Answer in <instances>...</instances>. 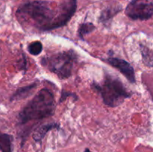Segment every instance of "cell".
<instances>
[{"mask_svg": "<svg viewBox=\"0 0 153 152\" xmlns=\"http://www.w3.org/2000/svg\"><path fill=\"white\" fill-rule=\"evenodd\" d=\"M77 0L29 1L21 4L16 11L18 21L25 28L49 31L64 27L75 14Z\"/></svg>", "mask_w": 153, "mask_h": 152, "instance_id": "6da1fadb", "label": "cell"}, {"mask_svg": "<svg viewBox=\"0 0 153 152\" xmlns=\"http://www.w3.org/2000/svg\"><path fill=\"white\" fill-rule=\"evenodd\" d=\"M56 109L55 98L47 88L40 89L19 112L18 119L22 125L53 116Z\"/></svg>", "mask_w": 153, "mask_h": 152, "instance_id": "7a4b0ae2", "label": "cell"}, {"mask_svg": "<svg viewBox=\"0 0 153 152\" xmlns=\"http://www.w3.org/2000/svg\"><path fill=\"white\" fill-rule=\"evenodd\" d=\"M92 86L100 92L104 104L111 107H118L131 96L121 80L111 75H106L100 84L93 83Z\"/></svg>", "mask_w": 153, "mask_h": 152, "instance_id": "3957f363", "label": "cell"}, {"mask_svg": "<svg viewBox=\"0 0 153 152\" xmlns=\"http://www.w3.org/2000/svg\"><path fill=\"white\" fill-rule=\"evenodd\" d=\"M76 56L73 51H67L44 57L41 64L59 78L67 79L72 75Z\"/></svg>", "mask_w": 153, "mask_h": 152, "instance_id": "277c9868", "label": "cell"}, {"mask_svg": "<svg viewBox=\"0 0 153 152\" xmlns=\"http://www.w3.org/2000/svg\"><path fill=\"white\" fill-rule=\"evenodd\" d=\"M125 13L133 20H148L153 15V0H131L126 7Z\"/></svg>", "mask_w": 153, "mask_h": 152, "instance_id": "5b68a950", "label": "cell"}, {"mask_svg": "<svg viewBox=\"0 0 153 152\" xmlns=\"http://www.w3.org/2000/svg\"><path fill=\"white\" fill-rule=\"evenodd\" d=\"M105 61L114 68L117 69L130 83H135V73H134V68L129 63L123 59L114 58V57H109L105 59Z\"/></svg>", "mask_w": 153, "mask_h": 152, "instance_id": "8992f818", "label": "cell"}, {"mask_svg": "<svg viewBox=\"0 0 153 152\" xmlns=\"http://www.w3.org/2000/svg\"><path fill=\"white\" fill-rule=\"evenodd\" d=\"M60 126L57 123H49L40 125L33 134V138L36 142H40L49 131L52 129H59Z\"/></svg>", "mask_w": 153, "mask_h": 152, "instance_id": "52a82bcc", "label": "cell"}, {"mask_svg": "<svg viewBox=\"0 0 153 152\" xmlns=\"http://www.w3.org/2000/svg\"><path fill=\"white\" fill-rule=\"evenodd\" d=\"M37 86V83H31V84L28 85V86H22V87L19 88L10 97V100L11 101H19L20 99H23V98H27L28 95H31L32 91L35 89Z\"/></svg>", "mask_w": 153, "mask_h": 152, "instance_id": "ba28073f", "label": "cell"}, {"mask_svg": "<svg viewBox=\"0 0 153 152\" xmlns=\"http://www.w3.org/2000/svg\"><path fill=\"white\" fill-rule=\"evenodd\" d=\"M121 10H122V7H118V6L107 7V8H105L104 10L102 11L99 21L102 24H104V25H106L107 23H109L112 19V18L117 13L120 12Z\"/></svg>", "mask_w": 153, "mask_h": 152, "instance_id": "9c48e42d", "label": "cell"}, {"mask_svg": "<svg viewBox=\"0 0 153 152\" xmlns=\"http://www.w3.org/2000/svg\"><path fill=\"white\" fill-rule=\"evenodd\" d=\"M13 137L0 132V151L1 152H12Z\"/></svg>", "mask_w": 153, "mask_h": 152, "instance_id": "30bf717a", "label": "cell"}, {"mask_svg": "<svg viewBox=\"0 0 153 152\" xmlns=\"http://www.w3.org/2000/svg\"><path fill=\"white\" fill-rule=\"evenodd\" d=\"M96 26L92 22H84L82 23L78 29V35L79 38L82 40H85V37L95 30Z\"/></svg>", "mask_w": 153, "mask_h": 152, "instance_id": "8fae6325", "label": "cell"}, {"mask_svg": "<svg viewBox=\"0 0 153 152\" xmlns=\"http://www.w3.org/2000/svg\"><path fill=\"white\" fill-rule=\"evenodd\" d=\"M140 52H141L143 62L146 66L149 67L152 66V51L147 46L143 44L140 45Z\"/></svg>", "mask_w": 153, "mask_h": 152, "instance_id": "7c38bea8", "label": "cell"}, {"mask_svg": "<svg viewBox=\"0 0 153 152\" xmlns=\"http://www.w3.org/2000/svg\"><path fill=\"white\" fill-rule=\"evenodd\" d=\"M27 49L31 55L37 56L43 51V44L40 41H34L28 45Z\"/></svg>", "mask_w": 153, "mask_h": 152, "instance_id": "4fadbf2b", "label": "cell"}, {"mask_svg": "<svg viewBox=\"0 0 153 152\" xmlns=\"http://www.w3.org/2000/svg\"><path fill=\"white\" fill-rule=\"evenodd\" d=\"M66 96H74V97H76V98H77L76 95H75V94L70 93V92H65V91L63 90L62 94H61V98H60V102H62L63 101H64V100H65Z\"/></svg>", "mask_w": 153, "mask_h": 152, "instance_id": "5bb4252c", "label": "cell"}, {"mask_svg": "<svg viewBox=\"0 0 153 152\" xmlns=\"http://www.w3.org/2000/svg\"><path fill=\"white\" fill-rule=\"evenodd\" d=\"M85 152H91V151H90L88 148H86V149H85Z\"/></svg>", "mask_w": 153, "mask_h": 152, "instance_id": "9a60e30c", "label": "cell"}]
</instances>
